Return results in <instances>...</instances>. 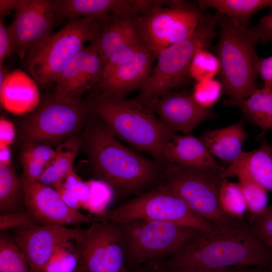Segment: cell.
Here are the masks:
<instances>
[{
  "mask_svg": "<svg viewBox=\"0 0 272 272\" xmlns=\"http://www.w3.org/2000/svg\"><path fill=\"white\" fill-rule=\"evenodd\" d=\"M258 74L263 82V86L272 88V55L260 58Z\"/></svg>",
  "mask_w": 272,
  "mask_h": 272,
  "instance_id": "7bdbcfd3",
  "label": "cell"
},
{
  "mask_svg": "<svg viewBox=\"0 0 272 272\" xmlns=\"http://www.w3.org/2000/svg\"><path fill=\"white\" fill-rule=\"evenodd\" d=\"M24 202L22 178L11 164H0V210L2 215L10 214Z\"/></svg>",
  "mask_w": 272,
  "mask_h": 272,
  "instance_id": "83f0119b",
  "label": "cell"
},
{
  "mask_svg": "<svg viewBox=\"0 0 272 272\" xmlns=\"http://www.w3.org/2000/svg\"><path fill=\"white\" fill-rule=\"evenodd\" d=\"M237 176L249 214V218H252L267 207L266 190L245 174L240 173Z\"/></svg>",
  "mask_w": 272,
  "mask_h": 272,
  "instance_id": "4dcf8cb0",
  "label": "cell"
},
{
  "mask_svg": "<svg viewBox=\"0 0 272 272\" xmlns=\"http://www.w3.org/2000/svg\"><path fill=\"white\" fill-rule=\"evenodd\" d=\"M226 168L217 169L171 164L158 185L180 198L194 213L219 232L238 230L247 222L233 218L222 209L220 191Z\"/></svg>",
  "mask_w": 272,
  "mask_h": 272,
  "instance_id": "277c9868",
  "label": "cell"
},
{
  "mask_svg": "<svg viewBox=\"0 0 272 272\" xmlns=\"http://www.w3.org/2000/svg\"><path fill=\"white\" fill-rule=\"evenodd\" d=\"M19 0H0V20L16 9Z\"/></svg>",
  "mask_w": 272,
  "mask_h": 272,
  "instance_id": "f6af8a7d",
  "label": "cell"
},
{
  "mask_svg": "<svg viewBox=\"0 0 272 272\" xmlns=\"http://www.w3.org/2000/svg\"><path fill=\"white\" fill-rule=\"evenodd\" d=\"M55 190L58 192L64 202L70 208L78 210L81 207L79 198L75 191L66 190L62 187Z\"/></svg>",
  "mask_w": 272,
  "mask_h": 272,
  "instance_id": "ee69618b",
  "label": "cell"
},
{
  "mask_svg": "<svg viewBox=\"0 0 272 272\" xmlns=\"http://www.w3.org/2000/svg\"><path fill=\"white\" fill-rule=\"evenodd\" d=\"M11 44L7 27L4 24V20H0V65H3L5 59L11 55Z\"/></svg>",
  "mask_w": 272,
  "mask_h": 272,
  "instance_id": "b9f144b4",
  "label": "cell"
},
{
  "mask_svg": "<svg viewBox=\"0 0 272 272\" xmlns=\"http://www.w3.org/2000/svg\"><path fill=\"white\" fill-rule=\"evenodd\" d=\"M77 264L76 249L70 242L55 250L42 272H75Z\"/></svg>",
  "mask_w": 272,
  "mask_h": 272,
  "instance_id": "d6a6232c",
  "label": "cell"
},
{
  "mask_svg": "<svg viewBox=\"0 0 272 272\" xmlns=\"http://www.w3.org/2000/svg\"><path fill=\"white\" fill-rule=\"evenodd\" d=\"M220 202L223 211L234 219L245 221L246 202L238 183L224 181L220 191Z\"/></svg>",
  "mask_w": 272,
  "mask_h": 272,
  "instance_id": "f1b7e54d",
  "label": "cell"
},
{
  "mask_svg": "<svg viewBox=\"0 0 272 272\" xmlns=\"http://www.w3.org/2000/svg\"><path fill=\"white\" fill-rule=\"evenodd\" d=\"M101 19L86 17L66 21L61 30L25 59L35 81L43 87L53 84L85 44L95 39Z\"/></svg>",
  "mask_w": 272,
  "mask_h": 272,
  "instance_id": "52a82bcc",
  "label": "cell"
},
{
  "mask_svg": "<svg viewBox=\"0 0 272 272\" xmlns=\"http://www.w3.org/2000/svg\"><path fill=\"white\" fill-rule=\"evenodd\" d=\"M11 154L9 146L1 148L0 150V164H8L11 163Z\"/></svg>",
  "mask_w": 272,
  "mask_h": 272,
  "instance_id": "7dc6e473",
  "label": "cell"
},
{
  "mask_svg": "<svg viewBox=\"0 0 272 272\" xmlns=\"http://www.w3.org/2000/svg\"><path fill=\"white\" fill-rule=\"evenodd\" d=\"M203 16L194 32L187 38L163 50L138 96L134 99L153 109L165 94L183 86L189 77V67L196 52L215 37L218 15Z\"/></svg>",
  "mask_w": 272,
  "mask_h": 272,
  "instance_id": "8992f818",
  "label": "cell"
},
{
  "mask_svg": "<svg viewBox=\"0 0 272 272\" xmlns=\"http://www.w3.org/2000/svg\"><path fill=\"white\" fill-rule=\"evenodd\" d=\"M248 221L253 234L262 243L272 247V205Z\"/></svg>",
  "mask_w": 272,
  "mask_h": 272,
  "instance_id": "d590c367",
  "label": "cell"
},
{
  "mask_svg": "<svg viewBox=\"0 0 272 272\" xmlns=\"http://www.w3.org/2000/svg\"><path fill=\"white\" fill-rule=\"evenodd\" d=\"M84 126L81 148L95 174L119 195H138L160 184L165 166L122 144L93 114Z\"/></svg>",
  "mask_w": 272,
  "mask_h": 272,
  "instance_id": "6da1fadb",
  "label": "cell"
},
{
  "mask_svg": "<svg viewBox=\"0 0 272 272\" xmlns=\"http://www.w3.org/2000/svg\"><path fill=\"white\" fill-rule=\"evenodd\" d=\"M91 187V197L86 210L99 216L106 212V209L111 203L114 190L107 182L101 180L89 181Z\"/></svg>",
  "mask_w": 272,
  "mask_h": 272,
  "instance_id": "836d02e7",
  "label": "cell"
},
{
  "mask_svg": "<svg viewBox=\"0 0 272 272\" xmlns=\"http://www.w3.org/2000/svg\"><path fill=\"white\" fill-rule=\"evenodd\" d=\"M82 137L73 135L64 140L56 150V154L38 182L57 188L73 170L76 156L82 148Z\"/></svg>",
  "mask_w": 272,
  "mask_h": 272,
  "instance_id": "d4e9b609",
  "label": "cell"
},
{
  "mask_svg": "<svg viewBox=\"0 0 272 272\" xmlns=\"http://www.w3.org/2000/svg\"><path fill=\"white\" fill-rule=\"evenodd\" d=\"M156 58L152 51L144 47L125 61L106 64L100 80L93 89L108 96L125 97L144 85Z\"/></svg>",
  "mask_w": 272,
  "mask_h": 272,
  "instance_id": "ac0fdd59",
  "label": "cell"
},
{
  "mask_svg": "<svg viewBox=\"0 0 272 272\" xmlns=\"http://www.w3.org/2000/svg\"><path fill=\"white\" fill-rule=\"evenodd\" d=\"M105 63L95 41L91 42L74 58L55 80L52 94L75 103L84 101L83 96L100 80Z\"/></svg>",
  "mask_w": 272,
  "mask_h": 272,
  "instance_id": "5bb4252c",
  "label": "cell"
},
{
  "mask_svg": "<svg viewBox=\"0 0 272 272\" xmlns=\"http://www.w3.org/2000/svg\"><path fill=\"white\" fill-rule=\"evenodd\" d=\"M242 173L272 192V147L263 141L258 149L242 151L226 168V178Z\"/></svg>",
  "mask_w": 272,
  "mask_h": 272,
  "instance_id": "7402d4cb",
  "label": "cell"
},
{
  "mask_svg": "<svg viewBox=\"0 0 272 272\" xmlns=\"http://www.w3.org/2000/svg\"><path fill=\"white\" fill-rule=\"evenodd\" d=\"M21 156L32 159L48 166L56 154V150L50 146L35 142L24 143Z\"/></svg>",
  "mask_w": 272,
  "mask_h": 272,
  "instance_id": "8d00e7d4",
  "label": "cell"
},
{
  "mask_svg": "<svg viewBox=\"0 0 272 272\" xmlns=\"http://www.w3.org/2000/svg\"><path fill=\"white\" fill-rule=\"evenodd\" d=\"M200 9L212 8L231 19L248 25L251 16L261 9L272 8V0H200Z\"/></svg>",
  "mask_w": 272,
  "mask_h": 272,
  "instance_id": "484cf974",
  "label": "cell"
},
{
  "mask_svg": "<svg viewBox=\"0 0 272 272\" xmlns=\"http://www.w3.org/2000/svg\"><path fill=\"white\" fill-rule=\"evenodd\" d=\"M138 15L114 14L101 18L95 41L106 64H118L146 47L137 27Z\"/></svg>",
  "mask_w": 272,
  "mask_h": 272,
  "instance_id": "9a60e30c",
  "label": "cell"
},
{
  "mask_svg": "<svg viewBox=\"0 0 272 272\" xmlns=\"http://www.w3.org/2000/svg\"><path fill=\"white\" fill-rule=\"evenodd\" d=\"M89 115L84 101L73 103L52 93L23 119L19 139L24 143L65 140L85 126Z\"/></svg>",
  "mask_w": 272,
  "mask_h": 272,
  "instance_id": "30bf717a",
  "label": "cell"
},
{
  "mask_svg": "<svg viewBox=\"0 0 272 272\" xmlns=\"http://www.w3.org/2000/svg\"><path fill=\"white\" fill-rule=\"evenodd\" d=\"M55 0H19L7 27L11 51L26 59L53 35L56 22Z\"/></svg>",
  "mask_w": 272,
  "mask_h": 272,
  "instance_id": "4fadbf2b",
  "label": "cell"
},
{
  "mask_svg": "<svg viewBox=\"0 0 272 272\" xmlns=\"http://www.w3.org/2000/svg\"><path fill=\"white\" fill-rule=\"evenodd\" d=\"M154 110L170 129L185 133L214 116L210 108L198 105L192 95L179 92L165 94L156 103Z\"/></svg>",
  "mask_w": 272,
  "mask_h": 272,
  "instance_id": "d6986e66",
  "label": "cell"
},
{
  "mask_svg": "<svg viewBox=\"0 0 272 272\" xmlns=\"http://www.w3.org/2000/svg\"><path fill=\"white\" fill-rule=\"evenodd\" d=\"M75 272H80V271H78L76 270Z\"/></svg>",
  "mask_w": 272,
  "mask_h": 272,
  "instance_id": "f907efd6",
  "label": "cell"
},
{
  "mask_svg": "<svg viewBox=\"0 0 272 272\" xmlns=\"http://www.w3.org/2000/svg\"><path fill=\"white\" fill-rule=\"evenodd\" d=\"M14 241L24 254L31 272H42L55 250L74 241L79 229L43 223L15 229Z\"/></svg>",
  "mask_w": 272,
  "mask_h": 272,
  "instance_id": "2e32d148",
  "label": "cell"
},
{
  "mask_svg": "<svg viewBox=\"0 0 272 272\" xmlns=\"http://www.w3.org/2000/svg\"><path fill=\"white\" fill-rule=\"evenodd\" d=\"M143 0H55L57 22L86 17L103 18L114 14L140 15Z\"/></svg>",
  "mask_w": 272,
  "mask_h": 272,
  "instance_id": "ffe728a7",
  "label": "cell"
},
{
  "mask_svg": "<svg viewBox=\"0 0 272 272\" xmlns=\"http://www.w3.org/2000/svg\"><path fill=\"white\" fill-rule=\"evenodd\" d=\"M1 102L11 112L24 113L33 108L38 102L35 86L9 83L6 79L0 89Z\"/></svg>",
  "mask_w": 272,
  "mask_h": 272,
  "instance_id": "4316f807",
  "label": "cell"
},
{
  "mask_svg": "<svg viewBox=\"0 0 272 272\" xmlns=\"http://www.w3.org/2000/svg\"><path fill=\"white\" fill-rule=\"evenodd\" d=\"M223 104L238 108L250 121L263 130L272 129V88H257L246 99L228 98Z\"/></svg>",
  "mask_w": 272,
  "mask_h": 272,
  "instance_id": "cb8c5ba5",
  "label": "cell"
},
{
  "mask_svg": "<svg viewBox=\"0 0 272 272\" xmlns=\"http://www.w3.org/2000/svg\"><path fill=\"white\" fill-rule=\"evenodd\" d=\"M0 272H31L22 250L4 234L0 237Z\"/></svg>",
  "mask_w": 272,
  "mask_h": 272,
  "instance_id": "f546056e",
  "label": "cell"
},
{
  "mask_svg": "<svg viewBox=\"0 0 272 272\" xmlns=\"http://www.w3.org/2000/svg\"><path fill=\"white\" fill-rule=\"evenodd\" d=\"M254 28L258 36L259 43L272 41V8L270 13L262 17Z\"/></svg>",
  "mask_w": 272,
  "mask_h": 272,
  "instance_id": "ab89813d",
  "label": "cell"
},
{
  "mask_svg": "<svg viewBox=\"0 0 272 272\" xmlns=\"http://www.w3.org/2000/svg\"><path fill=\"white\" fill-rule=\"evenodd\" d=\"M168 166L176 164L183 166L223 169L202 142L190 135H176L168 144L165 151Z\"/></svg>",
  "mask_w": 272,
  "mask_h": 272,
  "instance_id": "44dd1931",
  "label": "cell"
},
{
  "mask_svg": "<svg viewBox=\"0 0 272 272\" xmlns=\"http://www.w3.org/2000/svg\"><path fill=\"white\" fill-rule=\"evenodd\" d=\"M220 37L217 47L223 91L229 98L244 99L257 88L259 43L254 27L238 23L218 12Z\"/></svg>",
  "mask_w": 272,
  "mask_h": 272,
  "instance_id": "5b68a950",
  "label": "cell"
},
{
  "mask_svg": "<svg viewBox=\"0 0 272 272\" xmlns=\"http://www.w3.org/2000/svg\"><path fill=\"white\" fill-rule=\"evenodd\" d=\"M80 272H127L123 239L118 223L98 219L79 229L74 240Z\"/></svg>",
  "mask_w": 272,
  "mask_h": 272,
  "instance_id": "8fae6325",
  "label": "cell"
},
{
  "mask_svg": "<svg viewBox=\"0 0 272 272\" xmlns=\"http://www.w3.org/2000/svg\"><path fill=\"white\" fill-rule=\"evenodd\" d=\"M247 137L243 123L238 122L226 127L209 130L200 140L213 156L231 164L242 152V145Z\"/></svg>",
  "mask_w": 272,
  "mask_h": 272,
  "instance_id": "603a6c76",
  "label": "cell"
},
{
  "mask_svg": "<svg viewBox=\"0 0 272 272\" xmlns=\"http://www.w3.org/2000/svg\"><path fill=\"white\" fill-rule=\"evenodd\" d=\"M246 272H272L271 270L261 266H255L251 269H248Z\"/></svg>",
  "mask_w": 272,
  "mask_h": 272,
  "instance_id": "681fc988",
  "label": "cell"
},
{
  "mask_svg": "<svg viewBox=\"0 0 272 272\" xmlns=\"http://www.w3.org/2000/svg\"><path fill=\"white\" fill-rule=\"evenodd\" d=\"M223 90V84L212 79L197 82L192 96L198 105L210 108L220 98Z\"/></svg>",
  "mask_w": 272,
  "mask_h": 272,
  "instance_id": "e575fe53",
  "label": "cell"
},
{
  "mask_svg": "<svg viewBox=\"0 0 272 272\" xmlns=\"http://www.w3.org/2000/svg\"><path fill=\"white\" fill-rule=\"evenodd\" d=\"M0 131V147L9 146L13 142L15 135L14 125L4 117H1Z\"/></svg>",
  "mask_w": 272,
  "mask_h": 272,
  "instance_id": "60d3db41",
  "label": "cell"
},
{
  "mask_svg": "<svg viewBox=\"0 0 272 272\" xmlns=\"http://www.w3.org/2000/svg\"><path fill=\"white\" fill-rule=\"evenodd\" d=\"M38 223L27 210L25 212L2 215L0 218L1 231L8 228H19Z\"/></svg>",
  "mask_w": 272,
  "mask_h": 272,
  "instance_id": "74e56055",
  "label": "cell"
},
{
  "mask_svg": "<svg viewBox=\"0 0 272 272\" xmlns=\"http://www.w3.org/2000/svg\"><path fill=\"white\" fill-rule=\"evenodd\" d=\"M20 160L23 172L22 176L30 181H38L47 166L25 157L21 156Z\"/></svg>",
  "mask_w": 272,
  "mask_h": 272,
  "instance_id": "f35d334b",
  "label": "cell"
},
{
  "mask_svg": "<svg viewBox=\"0 0 272 272\" xmlns=\"http://www.w3.org/2000/svg\"><path fill=\"white\" fill-rule=\"evenodd\" d=\"M99 219L116 223L141 219L189 227L204 233L219 232L180 198L160 185L137 195L99 216Z\"/></svg>",
  "mask_w": 272,
  "mask_h": 272,
  "instance_id": "9c48e42d",
  "label": "cell"
},
{
  "mask_svg": "<svg viewBox=\"0 0 272 272\" xmlns=\"http://www.w3.org/2000/svg\"><path fill=\"white\" fill-rule=\"evenodd\" d=\"M220 70L218 57L203 48L195 54L189 67V75L197 82L214 79Z\"/></svg>",
  "mask_w": 272,
  "mask_h": 272,
  "instance_id": "1f68e13d",
  "label": "cell"
},
{
  "mask_svg": "<svg viewBox=\"0 0 272 272\" xmlns=\"http://www.w3.org/2000/svg\"><path fill=\"white\" fill-rule=\"evenodd\" d=\"M21 178L24 204L39 223L65 226L92 222L88 216L67 206L54 188Z\"/></svg>",
  "mask_w": 272,
  "mask_h": 272,
  "instance_id": "e0dca14e",
  "label": "cell"
},
{
  "mask_svg": "<svg viewBox=\"0 0 272 272\" xmlns=\"http://www.w3.org/2000/svg\"><path fill=\"white\" fill-rule=\"evenodd\" d=\"M200 10L181 1L173 6H157L137 17L140 36L157 58L163 50L194 32L204 16Z\"/></svg>",
  "mask_w": 272,
  "mask_h": 272,
  "instance_id": "7c38bea8",
  "label": "cell"
},
{
  "mask_svg": "<svg viewBox=\"0 0 272 272\" xmlns=\"http://www.w3.org/2000/svg\"><path fill=\"white\" fill-rule=\"evenodd\" d=\"M84 101L89 113L97 117L117 138L168 166L165 151L175 133L153 109L134 99L108 96L94 89L85 95Z\"/></svg>",
  "mask_w": 272,
  "mask_h": 272,
  "instance_id": "3957f363",
  "label": "cell"
},
{
  "mask_svg": "<svg viewBox=\"0 0 272 272\" xmlns=\"http://www.w3.org/2000/svg\"><path fill=\"white\" fill-rule=\"evenodd\" d=\"M7 75L6 69L5 66L3 65H0V89L2 88L4 84L7 76Z\"/></svg>",
  "mask_w": 272,
  "mask_h": 272,
  "instance_id": "c3c4849f",
  "label": "cell"
},
{
  "mask_svg": "<svg viewBox=\"0 0 272 272\" xmlns=\"http://www.w3.org/2000/svg\"><path fill=\"white\" fill-rule=\"evenodd\" d=\"M247 267L235 266L222 269L189 270L180 272H246Z\"/></svg>",
  "mask_w": 272,
  "mask_h": 272,
  "instance_id": "bcb514c9",
  "label": "cell"
},
{
  "mask_svg": "<svg viewBox=\"0 0 272 272\" xmlns=\"http://www.w3.org/2000/svg\"><path fill=\"white\" fill-rule=\"evenodd\" d=\"M118 223L126 260L135 264L173 256L202 232L173 223L141 219Z\"/></svg>",
  "mask_w": 272,
  "mask_h": 272,
  "instance_id": "ba28073f",
  "label": "cell"
},
{
  "mask_svg": "<svg viewBox=\"0 0 272 272\" xmlns=\"http://www.w3.org/2000/svg\"><path fill=\"white\" fill-rule=\"evenodd\" d=\"M250 266L272 271V247L253 234L249 223L235 231L201 233L167 264L171 272Z\"/></svg>",
  "mask_w": 272,
  "mask_h": 272,
  "instance_id": "7a4b0ae2",
  "label": "cell"
}]
</instances>
